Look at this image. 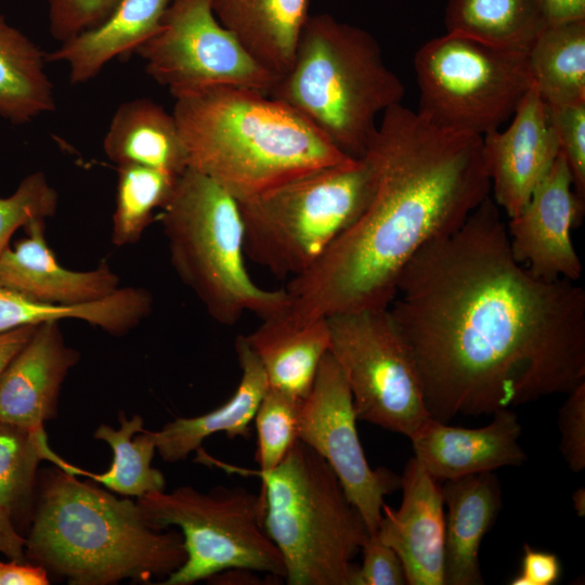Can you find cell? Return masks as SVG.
Returning <instances> with one entry per match:
<instances>
[{"label":"cell","mask_w":585,"mask_h":585,"mask_svg":"<svg viewBox=\"0 0 585 585\" xmlns=\"http://www.w3.org/2000/svg\"><path fill=\"white\" fill-rule=\"evenodd\" d=\"M387 310L440 422L585 382V290L538 278L515 259L491 195L459 229L415 253Z\"/></svg>","instance_id":"obj_1"},{"label":"cell","mask_w":585,"mask_h":585,"mask_svg":"<svg viewBox=\"0 0 585 585\" xmlns=\"http://www.w3.org/2000/svg\"><path fill=\"white\" fill-rule=\"evenodd\" d=\"M363 157L374 172L372 197L289 282L285 315L295 323L387 309L415 253L459 229L491 193L482 136L439 128L402 103L384 112Z\"/></svg>","instance_id":"obj_2"},{"label":"cell","mask_w":585,"mask_h":585,"mask_svg":"<svg viewBox=\"0 0 585 585\" xmlns=\"http://www.w3.org/2000/svg\"><path fill=\"white\" fill-rule=\"evenodd\" d=\"M172 114L188 168L237 202L355 159L291 107L253 89L222 87L179 96Z\"/></svg>","instance_id":"obj_3"},{"label":"cell","mask_w":585,"mask_h":585,"mask_svg":"<svg viewBox=\"0 0 585 585\" xmlns=\"http://www.w3.org/2000/svg\"><path fill=\"white\" fill-rule=\"evenodd\" d=\"M25 556L73 585L147 583L186 559L181 533L154 529L136 503L58 467L42 478Z\"/></svg>","instance_id":"obj_4"},{"label":"cell","mask_w":585,"mask_h":585,"mask_svg":"<svg viewBox=\"0 0 585 585\" xmlns=\"http://www.w3.org/2000/svg\"><path fill=\"white\" fill-rule=\"evenodd\" d=\"M404 94L402 80L368 31L322 13L309 16L289 69L269 95L342 153L362 158L378 117L402 103Z\"/></svg>","instance_id":"obj_5"},{"label":"cell","mask_w":585,"mask_h":585,"mask_svg":"<svg viewBox=\"0 0 585 585\" xmlns=\"http://www.w3.org/2000/svg\"><path fill=\"white\" fill-rule=\"evenodd\" d=\"M250 473L262 481V523L286 583L352 585L369 532L329 465L298 439L272 471Z\"/></svg>","instance_id":"obj_6"},{"label":"cell","mask_w":585,"mask_h":585,"mask_svg":"<svg viewBox=\"0 0 585 585\" xmlns=\"http://www.w3.org/2000/svg\"><path fill=\"white\" fill-rule=\"evenodd\" d=\"M161 223L173 269L214 321L233 325L247 312L261 320L286 313V289H264L250 277L238 202L213 180L187 168Z\"/></svg>","instance_id":"obj_7"},{"label":"cell","mask_w":585,"mask_h":585,"mask_svg":"<svg viewBox=\"0 0 585 585\" xmlns=\"http://www.w3.org/2000/svg\"><path fill=\"white\" fill-rule=\"evenodd\" d=\"M373 191L374 172L362 157L238 202L246 257L276 277L304 273L363 212Z\"/></svg>","instance_id":"obj_8"},{"label":"cell","mask_w":585,"mask_h":585,"mask_svg":"<svg viewBox=\"0 0 585 585\" xmlns=\"http://www.w3.org/2000/svg\"><path fill=\"white\" fill-rule=\"evenodd\" d=\"M135 503L154 529L181 531L186 559L162 585H191L231 570L285 576L283 558L263 528L259 494L242 486L202 492L183 485Z\"/></svg>","instance_id":"obj_9"},{"label":"cell","mask_w":585,"mask_h":585,"mask_svg":"<svg viewBox=\"0 0 585 585\" xmlns=\"http://www.w3.org/2000/svg\"><path fill=\"white\" fill-rule=\"evenodd\" d=\"M417 113L430 123L483 136L508 121L533 86L528 52L445 32L415 53Z\"/></svg>","instance_id":"obj_10"},{"label":"cell","mask_w":585,"mask_h":585,"mask_svg":"<svg viewBox=\"0 0 585 585\" xmlns=\"http://www.w3.org/2000/svg\"><path fill=\"white\" fill-rule=\"evenodd\" d=\"M327 321L329 353L347 381L356 418L412 438L432 417L388 310L340 313Z\"/></svg>","instance_id":"obj_11"},{"label":"cell","mask_w":585,"mask_h":585,"mask_svg":"<svg viewBox=\"0 0 585 585\" xmlns=\"http://www.w3.org/2000/svg\"><path fill=\"white\" fill-rule=\"evenodd\" d=\"M135 52L174 99L222 87L270 94L280 79L218 21L210 0H171L157 32Z\"/></svg>","instance_id":"obj_12"},{"label":"cell","mask_w":585,"mask_h":585,"mask_svg":"<svg viewBox=\"0 0 585 585\" xmlns=\"http://www.w3.org/2000/svg\"><path fill=\"white\" fill-rule=\"evenodd\" d=\"M352 396L341 369L328 352L302 400L298 439L315 451L337 476L369 533L378 529L385 496L400 487L401 477L367 463L356 430Z\"/></svg>","instance_id":"obj_13"},{"label":"cell","mask_w":585,"mask_h":585,"mask_svg":"<svg viewBox=\"0 0 585 585\" xmlns=\"http://www.w3.org/2000/svg\"><path fill=\"white\" fill-rule=\"evenodd\" d=\"M585 203L573 185L567 161L559 153L522 210L506 225L515 259L534 276L578 282L582 262L571 232L582 222Z\"/></svg>","instance_id":"obj_14"},{"label":"cell","mask_w":585,"mask_h":585,"mask_svg":"<svg viewBox=\"0 0 585 585\" xmlns=\"http://www.w3.org/2000/svg\"><path fill=\"white\" fill-rule=\"evenodd\" d=\"M510 119L482 136L491 197L508 218L522 210L560 153L549 107L533 86Z\"/></svg>","instance_id":"obj_15"},{"label":"cell","mask_w":585,"mask_h":585,"mask_svg":"<svg viewBox=\"0 0 585 585\" xmlns=\"http://www.w3.org/2000/svg\"><path fill=\"white\" fill-rule=\"evenodd\" d=\"M402 503L384 504L376 531L402 561L410 585H444L445 517L442 487L412 457L401 476Z\"/></svg>","instance_id":"obj_16"},{"label":"cell","mask_w":585,"mask_h":585,"mask_svg":"<svg viewBox=\"0 0 585 585\" xmlns=\"http://www.w3.org/2000/svg\"><path fill=\"white\" fill-rule=\"evenodd\" d=\"M58 322L39 324L1 374V421L44 432L43 424L56 417L62 384L80 358L66 344Z\"/></svg>","instance_id":"obj_17"},{"label":"cell","mask_w":585,"mask_h":585,"mask_svg":"<svg viewBox=\"0 0 585 585\" xmlns=\"http://www.w3.org/2000/svg\"><path fill=\"white\" fill-rule=\"evenodd\" d=\"M490 424L469 429L431 418L411 439L414 457L437 481L520 466L522 427L511 408L495 412Z\"/></svg>","instance_id":"obj_18"},{"label":"cell","mask_w":585,"mask_h":585,"mask_svg":"<svg viewBox=\"0 0 585 585\" xmlns=\"http://www.w3.org/2000/svg\"><path fill=\"white\" fill-rule=\"evenodd\" d=\"M24 229L26 237L0 255V288L52 306L98 301L120 288L118 275L105 261L90 271L61 265L46 240L43 219Z\"/></svg>","instance_id":"obj_19"},{"label":"cell","mask_w":585,"mask_h":585,"mask_svg":"<svg viewBox=\"0 0 585 585\" xmlns=\"http://www.w3.org/2000/svg\"><path fill=\"white\" fill-rule=\"evenodd\" d=\"M444 585H481V542L502 507V490L494 471L444 481Z\"/></svg>","instance_id":"obj_20"},{"label":"cell","mask_w":585,"mask_h":585,"mask_svg":"<svg viewBox=\"0 0 585 585\" xmlns=\"http://www.w3.org/2000/svg\"><path fill=\"white\" fill-rule=\"evenodd\" d=\"M235 350L240 378L234 393L217 408L195 417H178L158 431H151L156 451L164 460L185 459L204 440L224 432L229 438L248 437L259 404L268 390L265 372L247 343L238 336Z\"/></svg>","instance_id":"obj_21"},{"label":"cell","mask_w":585,"mask_h":585,"mask_svg":"<svg viewBox=\"0 0 585 585\" xmlns=\"http://www.w3.org/2000/svg\"><path fill=\"white\" fill-rule=\"evenodd\" d=\"M171 0H118L108 16L47 55L65 63L74 84L94 78L117 56L135 52L157 32Z\"/></svg>","instance_id":"obj_22"},{"label":"cell","mask_w":585,"mask_h":585,"mask_svg":"<svg viewBox=\"0 0 585 585\" xmlns=\"http://www.w3.org/2000/svg\"><path fill=\"white\" fill-rule=\"evenodd\" d=\"M218 21L265 69L282 77L290 67L310 0H210Z\"/></svg>","instance_id":"obj_23"},{"label":"cell","mask_w":585,"mask_h":585,"mask_svg":"<svg viewBox=\"0 0 585 585\" xmlns=\"http://www.w3.org/2000/svg\"><path fill=\"white\" fill-rule=\"evenodd\" d=\"M245 339L260 361L269 387L303 400L329 352L330 332L327 318L298 324L284 313L261 320Z\"/></svg>","instance_id":"obj_24"},{"label":"cell","mask_w":585,"mask_h":585,"mask_svg":"<svg viewBox=\"0 0 585 585\" xmlns=\"http://www.w3.org/2000/svg\"><path fill=\"white\" fill-rule=\"evenodd\" d=\"M105 155L117 166L135 164L180 177L187 153L173 114L150 99L121 103L103 141Z\"/></svg>","instance_id":"obj_25"},{"label":"cell","mask_w":585,"mask_h":585,"mask_svg":"<svg viewBox=\"0 0 585 585\" xmlns=\"http://www.w3.org/2000/svg\"><path fill=\"white\" fill-rule=\"evenodd\" d=\"M152 295L138 287H123L110 296L79 306H52L29 300L0 288V333L49 321L76 318L102 330L122 336L152 311Z\"/></svg>","instance_id":"obj_26"},{"label":"cell","mask_w":585,"mask_h":585,"mask_svg":"<svg viewBox=\"0 0 585 585\" xmlns=\"http://www.w3.org/2000/svg\"><path fill=\"white\" fill-rule=\"evenodd\" d=\"M47 55L0 14V118L25 125L55 109Z\"/></svg>","instance_id":"obj_27"},{"label":"cell","mask_w":585,"mask_h":585,"mask_svg":"<svg viewBox=\"0 0 585 585\" xmlns=\"http://www.w3.org/2000/svg\"><path fill=\"white\" fill-rule=\"evenodd\" d=\"M444 21L446 32L521 52L547 26L537 0H448Z\"/></svg>","instance_id":"obj_28"},{"label":"cell","mask_w":585,"mask_h":585,"mask_svg":"<svg viewBox=\"0 0 585 585\" xmlns=\"http://www.w3.org/2000/svg\"><path fill=\"white\" fill-rule=\"evenodd\" d=\"M528 60L533 87L547 105L585 103V21L546 26Z\"/></svg>","instance_id":"obj_29"},{"label":"cell","mask_w":585,"mask_h":585,"mask_svg":"<svg viewBox=\"0 0 585 585\" xmlns=\"http://www.w3.org/2000/svg\"><path fill=\"white\" fill-rule=\"evenodd\" d=\"M119 421L120 428L117 430L102 424L94 431L95 439L112 447L110 468L103 473L80 469L79 476L88 477L120 495L136 498L165 491L162 472L152 466L156 445L151 431L143 428V418L134 415L127 419L120 414Z\"/></svg>","instance_id":"obj_30"},{"label":"cell","mask_w":585,"mask_h":585,"mask_svg":"<svg viewBox=\"0 0 585 585\" xmlns=\"http://www.w3.org/2000/svg\"><path fill=\"white\" fill-rule=\"evenodd\" d=\"M41 460L79 476V469L56 455L46 432H32L0 420V507L14 521L30 502Z\"/></svg>","instance_id":"obj_31"},{"label":"cell","mask_w":585,"mask_h":585,"mask_svg":"<svg viewBox=\"0 0 585 585\" xmlns=\"http://www.w3.org/2000/svg\"><path fill=\"white\" fill-rule=\"evenodd\" d=\"M179 177L135 164L117 166L112 242L135 244L151 224L156 209L169 200Z\"/></svg>","instance_id":"obj_32"},{"label":"cell","mask_w":585,"mask_h":585,"mask_svg":"<svg viewBox=\"0 0 585 585\" xmlns=\"http://www.w3.org/2000/svg\"><path fill=\"white\" fill-rule=\"evenodd\" d=\"M302 400L268 387L255 415L257 472L272 471L298 440Z\"/></svg>","instance_id":"obj_33"},{"label":"cell","mask_w":585,"mask_h":585,"mask_svg":"<svg viewBox=\"0 0 585 585\" xmlns=\"http://www.w3.org/2000/svg\"><path fill=\"white\" fill-rule=\"evenodd\" d=\"M57 206V192L41 171L25 177L12 195L0 197V255L16 230L54 216Z\"/></svg>","instance_id":"obj_34"},{"label":"cell","mask_w":585,"mask_h":585,"mask_svg":"<svg viewBox=\"0 0 585 585\" xmlns=\"http://www.w3.org/2000/svg\"><path fill=\"white\" fill-rule=\"evenodd\" d=\"M548 107L560 153L572 176L574 191L585 203V103Z\"/></svg>","instance_id":"obj_35"},{"label":"cell","mask_w":585,"mask_h":585,"mask_svg":"<svg viewBox=\"0 0 585 585\" xmlns=\"http://www.w3.org/2000/svg\"><path fill=\"white\" fill-rule=\"evenodd\" d=\"M118 0H47L49 28L61 43L102 23Z\"/></svg>","instance_id":"obj_36"},{"label":"cell","mask_w":585,"mask_h":585,"mask_svg":"<svg viewBox=\"0 0 585 585\" xmlns=\"http://www.w3.org/2000/svg\"><path fill=\"white\" fill-rule=\"evenodd\" d=\"M558 414L560 451L570 470L585 469V382L569 392Z\"/></svg>","instance_id":"obj_37"},{"label":"cell","mask_w":585,"mask_h":585,"mask_svg":"<svg viewBox=\"0 0 585 585\" xmlns=\"http://www.w3.org/2000/svg\"><path fill=\"white\" fill-rule=\"evenodd\" d=\"M363 560L355 568L352 585H403L405 571L398 554L377 533H369L361 548Z\"/></svg>","instance_id":"obj_38"},{"label":"cell","mask_w":585,"mask_h":585,"mask_svg":"<svg viewBox=\"0 0 585 585\" xmlns=\"http://www.w3.org/2000/svg\"><path fill=\"white\" fill-rule=\"evenodd\" d=\"M559 558L548 551L537 550L525 544L520 572L510 580L511 585H554L561 576Z\"/></svg>","instance_id":"obj_39"},{"label":"cell","mask_w":585,"mask_h":585,"mask_svg":"<svg viewBox=\"0 0 585 585\" xmlns=\"http://www.w3.org/2000/svg\"><path fill=\"white\" fill-rule=\"evenodd\" d=\"M48 571L37 563L0 562V585H47Z\"/></svg>","instance_id":"obj_40"},{"label":"cell","mask_w":585,"mask_h":585,"mask_svg":"<svg viewBox=\"0 0 585 585\" xmlns=\"http://www.w3.org/2000/svg\"><path fill=\"white\" fill-rule=\"evenodd\" d=\"M547 26L585 21V0H537Z\"/></svg>","instance_id":"obj_41"},{"label":"cell","mask_w":585,"mask_h":585,"mask_svg":"<svg viewBox=\"0 0 585 585\" xmlns=\"http://www.w3.org/2000/svg\"><path fill=\"white\" fill-rule=\"evenodd\" d=\"M26 538L16 530L11 516L0 507V552L11 560L25 561Z\"/></svg>","instance_id":"obj_42"},{"label":"cell","mask_w":585,"mask_h":585,"mask_svg":"<svg viewBox=\"0 0 585 585\" xmlns=\"http://www.w3.org/2000/svg\"><path fill=\"white\" fill-rule=\"evenodd\" d=\"M38 325H26L0 333V376L34 335Z\"/></svg>","instance_id":"obj_43"},{"label":"cell","mask_w":585,"mask_h":585,"mask_svg":"<svg viewBox=\"0 0 585 585\" xmlns=\"http://www.w3.org/2000/svg\"><path fill=\"white\" fill-rule=\"evenodd\" d=\"M573 508L578 517L585 516V489L578 487L572 494Z\"/></svg>","instance_id":"obj_44"}]
</instances>
